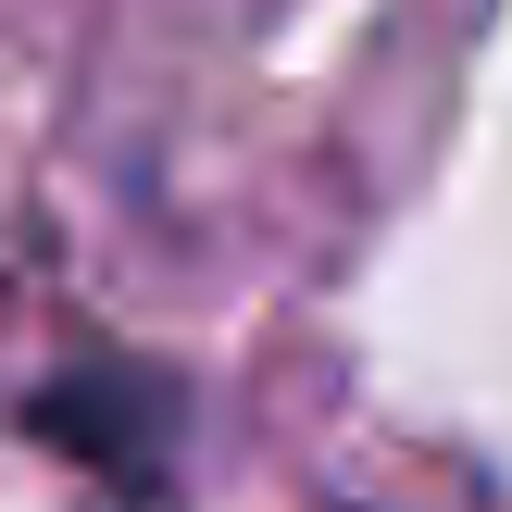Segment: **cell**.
Wrapping results in <instances>:
<instances>
[{"instance_id": "1", "label": "cell", "mask_w": 512, "mask_h": 512, "mask_svg": "<svg viewBox=\"0 0 512 512\" xmlns=\"http://www.w3.org/2000/svg\"><path fill=\"white\" fill-rule=\"evenodd\" d=\"M25 425H38L50 450H75L88 475H113V488L163 500V463H175V388H163V375H125V363L63 375V388L25 400Z\"/></svg>"}]
</instances>
